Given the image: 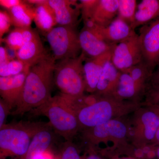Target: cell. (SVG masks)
<instances>
[{
  "label": "cell",
  "instance_id": "obj_37",
  "mask_svg": "<svg viewBox=\"0 0 159 159\" xmlns=\"http://www.w3.org/2000/svg\"><path fill=\"white\" fill-rule=\"evenodd\" d=\"M47 1L48 0H29V1H26V2L29 4L35 6V5L45 3L47 2Z\"/></svg>",
  "mask_w": 159,
  "mask_h": 159
},
{
  "label": "cell",
  "instance_id": "obj_4",
  "mask_svg": "<svg viewBox=\"0 0 159 159\" xmlns=\"http://www.w3.org/2000/svg\"><path fill=\"white\" fill-rule=\"evenodd\" d=\"M30 112L33 116L48 117L54 132L66 141H73L80 131L76 113L61 94L51 97L43 105Z\"/></svg>",
  "mask_w": 159,
  "mask_h": 159
},
{
  "label": "cell",
  "instance_id": "obj_9",
  "mask_svg": "<svg viewBox=\"0 0 159 159\" xmlns=\"http://www.w3.org/2000/svg\"><path fill=\"white\" fill-rule=\"evenodd\" d=\"M138 34L143 61L152 75L159 65V17L142 26Z\"/></svg>",
  "mask_w": 159,
  "mask_h": 159
},
{
  "label": "cell",
  "instance_id": "obj_33",
  "mask_svg": "<svg viewBox=\"0 0 159 159\" xmlns=\"http://www.w3.org/2000/svg\"><path fill=\"white\" fill-rule=\"evenodd\" d=\"M20 0H0V5L7 11L22 2Z\"/></svg>",
  "mask_w": 159,
  "mask_h": 159
},
{
  "label": "cell",
  "instance_id": "obj_38",
  "mask_svg": "<svg viewBox=\"0 0 159 159\" xmlns=\"http://www.w3.org/2000/svg\"><path fill=\"white\" fill-rule=\"evenodd\" d=\"M82 159H102L100 157L98 156L96 154L90 153L88 155H85L84 157H82Z\"/></svg>",
  "mask_w": 159,
  "mask_h": 159
},
{
  "label": "cell",
  "instance_id": "obj_2",
  "mask_svg": "<svg viewBox=\"0 0 159 159\" xmlns=\"http://www.w3.org/2000/svg\"><path fill=\"white\" fill-rule=\"evenodd\" d=\"M142 105L137 101H122L112 97L96 95L90 103L77 107L74 112L81 131L113 119H120L135 112Z\"/></svg>",
  "mask_w": 159,
  "mask_h": 159
},
{
  "label": "cell",
  "instance_id": "obj_10",
  "mask_svg": "<svg viewBox=\"0 0 159 159\" xmlns=\"http://www.w3.org/2000/svg\"><path fill=\"white\" fill-rule=\"evenodd\" d=\"M111 61L120 72H125L143 61L139 34H134L117 44L112 52Z\"/></svg>",
  "mask_w": 159,
  "mask_h": 159
},
{
  "label": "cell",
  "instance_id": "obj_32",
  "mask_svg": "<svg viewBox=\"0 0 159 159\" xmlns=\"http://www.w3.org/2000/svg\"><path fill=\"white\" fill-rule=\"evenodd\" d=\"M148 93L149 104L159 105V84H152Z\"/></svg>",
  "mask_w": 159,
  "mask_h": 159
},
{
  "label": "cell",
  "instance_id": "obj_29",
  "mask_svg": "<svg viewBox=\"0 0 159 159\" xmlns=\"http://www.w3.org/2000/svg\"><path fill=\"white\" fill-rule=\"evenodd\" d=\"M99 0H81L80 1L81 16L84 21L92 19Z\"/></svg>",
  "mask_w": 159,
  "mask_h": 159
},
{
  "label": "cell",
  "instance_id": "obj_14",
  "mask_svg": "<svg viewBox=\"0 0 159 159\" xmlns=\"http://www.w3.org/2000/svg\"><path fill=\"white\" fill-rule=\"evenodd\" d=\"M29 71L12 77H0L1 98L9 105L11 110L16 107Z\"/></svg>",
  "mask_w": 159,
  "mask_h": 159
},
{
  "label": "cell",
  "instance_id": "obj_41",
  "mask_svg": "<svg viewBox=\"0 0 159 159\" xmlns=\"http://www.w3.org/2000/svg\"><path fill=\"white\" fill-rule=\"evenodd\" d=\"M137 159L134 158H133V157H125V158H115V159Z\"/></svg>",
  "mask_w": 159,
  "mask_h": 159
},
{
  "label": "cell",
  "instance_id": "obj_17",
  "mask_svg": "<svg viewBox=\"0 0 159 159\" xmlns=\"http://www.w3.org/2000/svg\"><path fill=\"white\" fill-rule=\"evenodd\" d=\"M53 129L49 123L48 125L39 131L31 140L25 155L21 159H34L50 149L54 140Z\"/></svg>",
  "mask_w": 159,
  "mask_h": 159
},
{
  "label": "cell",
  "instance_id": "obj_5",
  "mask_svg": "<svg viewBox=\"0 0 159 159\" xmlns=\"http://www.w3.org/2000/svg\"><path fill=\"white\" fill-rule=\"evenodd\" d=\"M85 58L81 52L76 58L56 62L54 82L62 95L75 99L84 96L85 83L83 65Z\"/></svg>",
  "mask_w": 159,
  "mask_h": 159
},
{
  "label": "cell",
  "instance_id": "obj_6",
  "mask_svg": "<svg viewBox=\"0 0 159 159\" xmlns=\"http://www.w3.org/2000/svg\"><path fill=\"white\" fill-rule=\"evenodd\" d=\"M81 138L90 150L101 143H111L116 146L126 145L129 139V126L120 119H113L81 130Z\"/></svg>",
  "mask_w": 159,
  "mask_h": 159
},
{
  "label": "cell",
  "instance_id": "obj_36",
  "mask_svg": "<svg viewBox=\"0 0 159 159\" xmlns=\"http://www.w3.org/2000/svg\"><path fill=\"white\" fill-rule=\"evenodd\" d=\"M150 80L152 84H159V65L157 67L156 70L153 72Z\"/></svg>",
  "mask_w": 159,
  "mask_h": 159
},
{
  "label": "cell",
  "instance_id": "obj_22",
  "mask_svg": "<svg viewBox=\"0 0 159 159\" xmlns=\"http://www.w3.org/2000/svg\"><path fill=\"white\" fill-rule=\"evenodd\" d=\"M34 22L38 29L46 35L57 25L54 11L48 1L34 6Z\"/></svg>",
  "mask_w": 159,
  "mask_h": 159
},
{
  "label": "cell",
  "instance_id": "obj_3",
  "mask_svg": "<svg viewBox=\"0 0 159 159\" xmlns=\"http://www.w3.org/2000/svg\"><path fill=\"white\" fill-rule=\"evenodd\" d=\"M49 122L20 121L0 128V159H21L32 139Z\"/></svg>",
  "mask_w": 159,
  "mask_h": 159
},
{
  "label": "cell",
  "instance_id": "obj_27",
  "mask_svg": "<svg viewBox=\"0 0 159 159\" xmlns=\"http://www.w3.org/2000/svg\"><path fill=\"white\" fill-rule=\"evenodd\" d=\"M30 68L19 60H12L6 64L0 66V77L16 76L24 72H28Z\"/></svg>",
  "mask_w": 159,
  "mask_h": 159
},
{
  "label": "cell",
  "instance_id": "obj_19",
  "mask_svg": "<svg viewBox=\"0 0 159 159\" xmlns=\"http://www.w3.org/2000/svg\"><path fill=\"white\" fill-rule=\"evenodd\" d=\"M142 93L129 74L121 72L112 97L122 101L139 102L137 99Z\"/></svg>",
  "mask_w": 159,
  "mask_h": 159
},
{
  "label": "cell",
  "instance_id": "obj_31",
  "mask_svg": "<svg viewBox=\"0 0 159 159\" xmlns=\"http://www.w3.org/2000/svg\"><path fill=\"white\" fill-rule=\"evenodd\" d=\"M11 109L9 105L2 98L0 99V128L6 124V119L11 114Z\"/></svg>",
  "mask_w": 159,
  "mask_h": 159
},
{
  "label": "cell",
  "instance_id": "obj_21",
  "mask_svg": "<svg viewBox=\"0 0 159 159\" xmlns=\"http://www.w3.org/2000/svg\"><path fill=\"white\" fill-rule=\"evenodd\" d=\"M159 17V0H143L137 6L132 29L134 30Z\"/></svg>",
  "mask_w": 159,
  "mask_h": 159
},
{
  "label": "cell",
  "instance_id": "obj_18",
  "mask_svg": "<svg viewBox=\"0 0 159 159\" xmlns=\"http://www.w3.org/2000/svg\"><path fill=\"white\" fill-rule=\"evenodd\" d=\"M120 74L121 72L115 66L111 59L108 61L104 66L94 94L101 97H112Z\"/></svg>",
  "mask_w": 159,
  "mask_h": 159
},
{
  "label": "cell",
  "instance_id": "obj_39",
  "mask_svg": "<svg viewBox=\"0 0 159 159\" xmlns=\"http://www.w3.org/2000/svg\"><path fill=\"white\" fill-rule=\"evenodd\" d=\"M157 108L158 109L159 111V105H157ZM155 142H156L157 144H159V128L157 131L156 135L155 140Z\"/></svg>",
  "mask_w": 159,
  "mask_h": 159
},
{
  "label": "cell",
  "instance_id": "obj_24",
  "mask_svg": "<svg viewBox=\"0 0 159 159\" xmlns=\"http://www.w3.org/2000/svg\"><path fill=\"white\" fill-rule=\"evenodd\" d=\"M37 34L31 28H15L4 40L8 48L17 51L26 43L34 39Z\"/></svg>",
  "mask_w": 159,
  "mask_h": 159
},
{
  "label": "cell",
  "instance_id": "obj_8",
  "mask_svg": "<svg viewBox=\"0 0 159 159\" xmlns=\"http://www.w3.org/2000/svg\"><path fill=\"white\" fill-rule=\"evenodd\" d=\"M154 106L156 109L141 107L134 112L133 126H129V139L135 146L141 147L155 142L159 128V111Z\"/></svg>",
  "mask_w": 159,
  "mask_h": 159
},
{
  "label": "cell",
  "instance_id": "obj_20",
  "mask_svg": "<svg viewBox=\"0 0 159 159\" xmlns=\"http://www.w3.org/2000/svg\"><path fill=\"white\" fill-rule=\"evenodd\" d=\"M119 0H99L92 20L101 27L108 26L118 16Z\"/></svg>",
  "mask_w": 159,
  "mask_h": 159
},
{
  "label": "cell",
  "instance_id": "obj_13",
  "mask_svg": "<svg viewBox=\"0 0 159 159\" xmlns=\"http://www.w3.org/2000/svg\"><path fill=\"white\" fill-rule=\"evenodd\" d=\"M48 3L54 11L58 25L76 27L81 13L80 4L69 0H48Z\"/></svg>",
  "mask_w": 159,
  "mask_h": 159
},
{
  "label": "cell",
  "instance_id": "obj_16",
  "mask_svg": "<svg viewBox=\"0 0 159 159\" xmlns=\"http://www.w3.org/2000/svg\"><path fill=\"white\" fill-rule=\"evenodd\" d=\"M48 54L38 34L16 51V58L31 67Z\"/></svg>",
  "mask_w": 159,
  "mask_h": 159
},
{
  "label": "cell",
  "instance_id": "obj_30",
  "mask_svg": "<svg viewBox=\"0 0 159 159\" xmlns=\"http://www.w3.org/2000/svg\"><path fill=\"white\" fill-rule=\"evenodd\" d=\"M12 25L10 16L8 11L1 10L0 11V39L2 40L3 35L8 31Z\"/></svg>",
  "mask_w": 159,
  "mask_h": 159
},
{
  "label": "cell",
  "instance_id": "obj_40",
  "mask_svg": "<svg viewBox=\"0 0 159 159\" xmlns=\"http://www.w3.org/2000/svg\"><path fill=\"white\" fill-rule=\"evenodd\" d=\"M156 155L158 158L159 159V146L158 147L156 150Z\"/></svg>",
  "mask_w": 159,
  "mask_h": 159
},
{
  "label": "cell",
  "instance_id": "obj_23",
  "mask_svg": "<svg viewBox=\"0 0 159 159\" xmlns=\"http://www.w3.org/2000/svg\"><path fill=\"white\" fill-rule=\"evenodd\" d=\"M12 25L18 28H30L34 20V6L23 1L19 5L8 10Z\"/></svg>",
  "mask_w": 159,
  "mask_h": 159
},
{
  "label": "cell",
  "instance_id": "obj_34",
  "mask_svg": "<svg viewBox=\"0 0 159 159\" xmlns=\"http://www.w3.org/2000/svg\"><path fill=\"white\" fill-rule=\"evenodd\" d=\"M10 60L7 49L3 46L0 47V66L4 65Z\"/></svg>",
  "mask_w": 159,
  "mask_h": 159
},
{
  "label": "cell",
  "instance_id": "obj_25",
  "mask_svg": "<svg viewBox=\"0 0 159 159\" xmlns=\"http://www.w3.org/2000/svg\"><path fill=\"white\" fill-rule=\"evenodd\" d=\"M125 72L129 74L138 88L142 92L145 90L147 81L151 80L152 76V74L143 61L133 66Z\"/></svg>",
  "mask_w": 159,
  "mask_h": 159
},
{
  "label": "cell",
  "instance_id": "obj_35",
  "mask_svg": "<svg viewBox=\"0 0 159 159\" xmlns=\"http://www.w3.org/2000/svg\"><path fill=\"white\" fill-rule=\"evenodd\" d=\"M34 159H59L58 154H55L51 149L37 156Z\"/></svg>",
  "mask_w": 159,
  "mask_h": 159
},
{
  "label": "cell",
  "instance_id": "obj_15",
  "mask_svg": "<svg viewBox=\"0 0 159 159\" xmlns=\"http://www.w3.org/2000/svg\"><path fill=\"white\" fill-rule=\"evenodd\" d=\"M112 51L93 58L86 57L83 69L87 92L92 93L96 92L99 78L106 63L111 59Z\"/></svg>",
  "mask_w": 159,
  "mask_h": 159
},
{
  "label": "cell",
  "instance_id": "obj_26",
  "mask_svg": "<svg viewBox=\"0 0 159 159\" xmlns=\"http://www.w3.org/2000/svg\"><path fill=\"white\" fill-rule=\"evenodd\" d=\"M137 5L136 0H119L118 16L132 28Z\"/></svg>",
  "mask_w": 159,
  "mask_h": 159
},
{
  "label": "cell",
  "instance_id": "obj_12",
  "mask_svg": "<svg viewBox=\"0 0 159 159\" xmlns=\"http://www.w3.org/2000/svg\"><path fill=\"white\" fill-rule=\"evenodd\" d=\"M82 53L86 57L93 58L112 51L116 45L106 42L93 30L83 27L79 33Z\"/></svg>",
  "mask_w": 159,
  "mask_h": 159
},
{
  "label": "cell",
  "instance_id": "obj_28",
  "mask_svg": "<svg viewBox=\"0 0 159 159\" xmlns=\"http://www.w3.org/2000/svg\"><path fill=\"white\" fill-rule=\"evenodd\" d=\"M59 159H82L78 148L73 141H66L58 154Z\"/></svg>",
  "mask_w": 159,
  "mask_h": 159
},
{
  "label": "cell",
  "instance_id": "obj_1",
  "mask_svg": "<svg viewBox=\"0 0 159 159\" xmlns=\"http://www.w3.org/2000/svg\"><path fill=\"white\" fill-rule=\"evenodd\" d=\"M56 61L48 54L32 66L27 74L24 88L12 116H22L43 105L51 98Z\"/></svg>",
  "mask_w": 159,
  "mask_h": 159
},
{
  "label": "cell",
  "instance_id": "obj_7",
  "mask_svg": "<svg viewBox=\"0 0 159 159\" xmlns=\"http://www.w3.org/2000/svg\"><path fill=\"white\" fill-rule=\"evenodd\" d=\"M45 36L56 61L76 58L81 54L79 34L75 28L57 25Z\"/></svg>",
  "mask_w": 159,
  "mask_h": 159
},
{
  "label": "cell",
  "instance_id": "obj_11",
  "mask_svg": "<svg viewBox=\"0 0 159 159\" xmlns=\"http://www.w3.org/2000/svg\"><path fill=\"white\" fill-rule=\"evenodd\" d=\"M85 28L95 31L106 42L113 45L136 33L129 25L118 16L107 27H101L93 21H91L86 24Z\"/></svg>",
  "mask_w": 159,
  "mask_h": 159
}]
</instances>
